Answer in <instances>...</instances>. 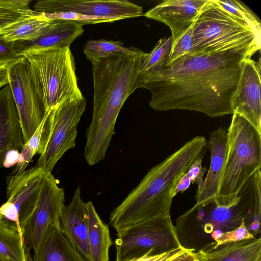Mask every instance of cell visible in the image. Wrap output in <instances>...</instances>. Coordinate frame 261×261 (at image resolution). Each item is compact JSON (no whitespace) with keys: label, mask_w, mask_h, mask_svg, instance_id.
Segmentation results:
<instances>
[{"label":"cell","mask_w":261,"mask_h":261,"mask_svg":"<svg viewBox=\"0 0 261 261\" xmlns=\"http://www.w3.org/2000/svg\"><path fill=\"white\" fill-rule=\"evenodd\" d=\"M257 51L246 47L191 53L158 71L140 74L136 89L150 92L149 105L156 111L187 110L214 118L232 114L231 99L243 61Z\"/></svg>","instance_id":"1"},{"label":"cell","mask_w":261,"mask_h":261,"mask_svg":"<svg viewBox=\"0 0 261 261\" xmlns=\"http://www.w3.org/2000/svg\"><path fill=\"white\" fill-rule=\"evenodd\" d=\"M145 54L117 53L91 62L93 108L84 151L90 166L105 157L120 110L136 90Z\"/></svg>","instance_id":"2"},{"label":"cell","mask_w":261,"mask_h":261,"mask_svg":"<svg viewBox=\"0 0 261 261\" xmlns=\"http://www.w3.org/2000/svg\"><path fill=\"white\" fill-rule=\"evenodd\" d=\"M204 136H197L152 167L111 213L109 223L117 233L135 225L170 217L175 188L192 164L203 155Z\"/></svg>","instance_id":"3"},{"label":"cell","mask_w":261,"mask_h":261,"mask_svg":"<svg viewBox=\"0 0 261 261\" xmlns=\"http://www.w3.org/2000/svg\"><path fill=\"white\" fill-rule=\"evenodd\" d=\"M253 215L251 196L242 189L239 198L231 202L215 197L195 204L176 219L175 227L184 248L192 253L208 251L222 233L238 227L243 219L248 224Z\"/></svg>","instance_id":"4"},{"label":"cell","mask_w":261,"mask_h":261,"mask_svg":"<svg viewBox=\"0 0 261 261\" xmlns=\"http://www.w3.org/2000/svg\"><path fill=\"white\" fill-rule=\"evenodd\" d=\"M228 148L223 177L216 197L235 201L253 174L261 167V133L245 119L233 113L227 131Z\"/></svg>","instance_id":"5"},{"label":"cell","mask_w":261,"mask_h":261,"mask_svg":"<svg viewBox=\"0 0 261 261\" xmlns=\"http://www.w3.org/2000/svg\"><path fill=\"white\" fill-rule=\"evenodd\" d=\"M22 56L29 62L46 112L65 101L84 97L78 86L74 58L69 48L32 50Z\"/></svg>","instance_id":"6"},{"label":"cell","mask_w":261,"mask_h":261,"mask_svg":"<svg viewBox=\"0 0 261 261\" xmlns=\"http://www.w3.org/2000/svg\"><path fill=\"white\" fill-rule=\"evenodd\" d=\"M261 36L209 0L196 19L192 53L207 54L251 47L260 50Z\"/></svg>","instance_id":"7"},{"label":"cell","mask_w":261,"mask_h":261,"mask_svg":"<svg viewBox=\"0 0 261 261\" xmlns=\"http://www.w3.org/2000/svg\"><path fill=\"white\" fill-rule=\"evenodd\" d=\"M86 106L83 97L62 102L47 112L36 167L51 173L57 162L76 145L77 126Z\"/></svg>","instance_id":"8"},{"label":"cell","mask_w":261,"mask_h":261,"mask_svg":"<svg viewBox=\"0 0 261 261\" xmlns=\"http://www.w3.org/2000/svg\"><path fill=\"white\" fill-rule=\"evenodd\" d=\"M117 234L115 261L140 257L150 250L157 254L181 246L170 216L139 224Z\"/></svg>","instance_id":"9"},{"label":"cell","mask_w":261,"mask_h":261,"mask_svg":"<svg viewBox=\"0 0 261 261\" xmlns=\"http://www.w3.org/2000/svg\"><path fill=\"white\" fill-rule=\"evenodd\" d=\"M9 85L16 106L25 144L41 124L46 113L24 56L7 66Z\"/></svg>","instance_id":"10"},{"label":"cell","mask_w":261,"mask_h":261,"mask_svg":"<svg viewBox=\"0 0 261 261\" xmlns=\"http://www.w3.org/2000/svg\"><path fill=\"white\" fill-rule=\"evenodd\" d=\"M46 173L36 166L6 177L7 200L0 206V216L22 228L32 213Z\"/></svg>","instance_id":"11"},{"label":"cell","mask_w":261,"mask_h":261,"mask_svg":"<svg viewBox=\"0 0 261 261\" xmlns=\"http://www.w3.org/2000/svg\"><path fill=\"white\" fill-rule=\"evenodd\" d=\"M65 194L51 173L44 177L35 208L22 228L26 245L35 251L50 225L60 226Z\"/></svg>","instance_id":"12"},{"label":"cell","mask_w":261,"mask_h":261,"mask_svg":"<svg viewBox=\"0 0 261 261\" xmlns=\"http://www.w3.org/2000/svg\"><path fill=\"white\" fill-rule=\"evenodd\" d=\"M34 11L43 14L70 12L118 20L143 15V8L126 0H41Z\"/></svg>","instance_id":"13"},{"label":"cell","mask_w":261,"mask_h":261,"mask_svg":"<svg viewBox=\"0 0 261 261\" xmlns=\"http://www.w3.org/2000/svg\"><path fill=\"white\" fill-rule=\"evenodd\" d=\"M251 57L243 61L231 106L233 113L243 117L261 133L260 63Z\"/></svg>","instance_id":"14"},{"label":"cell","mask_w":261,"mask_h":261,"mask_svg":"<svg viewBox=\"0 0 261 261\" xmlns=\"http://www.w3.org/2000/svg\"><path fill=\"white\" fill-rule=\"evenodd\" d=\"M209 0H166L146 12L144 16L161 22L170 29L172 45L194 23Z\"/></svg>","instance_id":"15"},{"label":"cell","mask_w":261,"mask_h":261,"mask_svg":"<svg viewBox=\"0 0 261 261\" xmlns=\"http://www.w3.org/2000/svg\"><path fill=\"white\" fill-rule=\"evenodd\" d=\"M60 224L63 233L72 246L85 261H90L86 203L81 198L79 186L70 204L63 207Z\"/></svg>","instance_id":"16"},{"label":"cell","mask_w":261,"mask_h":261,"mask_svg":"<svg viewBox=\"0 0 261 261\" xmlns=\"http://www.w3.org/2000/svg\"><path fill=\"white\" fill-rule=\"evenodd\" d=\"M208 146L210 164L205 178L196 194V204H200L215 197L218 193L227 158V132L220 126L210 135Z\"/></svg>","instance_id":"17"},{"label":"cell","mask_w":261,"mask_h":261,"mask_svg":"<svg viewBox=\"0 0 261 261\" xmlns=\"http://www.w3.org/2000/svg\"><path fill=\"white\" fill-rule=\"evenodd\" d=\"M83 31V25L78 22L51 19L47 30L41 36L31 41L14 42V48L19 56L32 50L68 49Z\"/></svg>","instance_id":"18"},{"label":"cell","mask_w":261,"mask_h":261,"mask_svg":"<svg viewBox=\"0 0 261 261\" xmlns=\"http://www.w3.org/2000/svg\"><path fill=\"white\" fill-rule=\"evenodd\" d=\"M24 145L19 115L8 84L0 89V168L7 153Z\"/></svg>","instance_id":"19"},{"label":"cell","mask_w":261,"mask_h":261,"mask_svg":"<svg viewBox=\"0 0 261 261\" xmlns=\"http://www.w3.org/2000/svg\"><path fill=\"white\" fill-rule=\"evenodd\" d=\"M33 261H85L63 233L60 226L50 225L37 248Z\"/></svg>","instance_id":"20"},{"label":"cell","mask_w":261,"mask_h":261,"mask_svg":"<svg viewBox=\"0 0 261 261\" xmlns=\"http://www.w3.org/2000/svg\"><path fill=\"white\" fill-rule=\"evenodd\" d=\"M193 253L202 261H260L261 238L255 237Z\"/></svg>","instance_id":"21"},{"label":"cell","mask_w":261,"mask_h":261,"mask_svg":"<svg viewBox=\"0 0 261 261\" xmlns=\"http://www.w3.org/2000/svg\"><path fill=\"white\" fill-rule=\"evenodd\" d=\"M90 261H109V251L112 245L108 225L98 214L93 203H86Z\"/></svg>","instance_id":"22"},{"label":"cell","mask_w":261,"mask_h":261,"mask_svg":"<svg viewBox=\"0 0 261 261\" xmlns=\"http://www.w3.org/2000/svg\"><path fill=\"white\" fill-rule=\"evenodd\" d=\"M18 225L0 216V261H33Z\"/></svg>","instance_id":"23"},{"label":"cell","mask_w":261,"mask_h":261,"mask_svg":"<svg viewBox=\"0 0 261 261\" xmlns=\"http://www.w3.org/2000/svg\"><path fill=\"white\" fill-rule=\"evenodd\" d=\"M51 19L42 14L11 24L0 31L8 42L31 41L41 36L47 30Z\"/></svg>","instance_id":"24"},{"label":"cell","mask_w":261,"mask_h":261,"mask_svg":"<svg viewBox=\"0 0 261 261\" xmlns=\"http://www.w3.org/2000/svg\"><path fill=\"white\" fill-rule=\"evenodd\" d=\"M30 0H0V31L6 27L40 14L30 7Z\"/></svg>","instance_id":"25"},{"label":"cell","mask_w":261,"mask_h":261,"mask_svg":"<svg viewBox=\"0 0 261 261\" xmlns=\"http://www.w3.org/2000/svg\"><path fill=\"white\" fill-rule=\"evenodd\" d=\"M141 49L134 47H125L121 41H108L103 39L90 40L84 47L83 51L91 62L117 53L133 54Z\"/></svg>","instance_id":"26"},{"label":"cell","mask_w":261,"mask_h":261,"mask_svg":"<svg viewBox=\"0 0 261 261\" xmlns=\"http://www.w3.org/2000/svg\"><path fill=\"white\" fill-rule=\"evenodd\" d=\"M172 45L171 36L160 39L151 51L145 53L141 64L140 74L161 69L167 61Z\"/></svg>","instance_id":"27"},{"label":"cell","mask_w":261,"mask_h":261,"mask_svg":"<svg viewBox=\"0 0 261 261\" xmlns=\"http://www.w3.org/2000/svg\"><path fill=\"white\" fill-rule=\"evenodd\" d=\"M224 10L261 36V24L257 17L240 1L215 0Z\"/></svg>","instance_id":"28"},{"label":"cell","mask_w":261,"mask_h":261,"mask_svg":"<svg viewBox=\"0 0 261 261\" xmlns=\"http://www.w3.org/2000/svg\"><path fill=\"white\" fill-rule=\"evenodd\" d=\"M193 26L194 24L172 45L169 56L165 65H168L179 58L192 52Z\"/></svg>","instance_id":"29"},{"label":"cell","mask_w":261,"mask_h":261,"mask_svg":"<svg viewBox=\"0 0 261 261\" xmlns=\"http://www.w3.org/2000/svg\"><path fill=\"white\" fill-rule=\"evenodd\" d=\"M254 236L248 230L245 224V220L243 219L241 224L237 228L222 233L219 237L215 240V249L222 245L233 243L244 240L254 238Z\"/></svg>","instance_id":"30"},{"label":"cell","mask_w":261,"mask_h":261,"mask_svg":"<svg viewBox=\"0 0 261 261\" xmlns=\"http://www.w3.org/2000/svg\"><path fill=\"white\" fill-rule=\"evenodd\" d=\"M191 252L180 246L160 253L150 250L145 254L126 261H174Z\"/></svg>","instance_id":"31"},{"label":"cell","mask_w":261,"mask_h":261,"mask_svg":"<svg viewBox=\"0 0 261 261\" xmlns=\"http://www.w3.org/2000/svg\"><path fill=\"white\" fill-rule=\"evenodd\" d=\"M20 57L15 49L14 42L6 41L0 34V66H7Z\"/></svg>","instance_id":"32"},{"label":"cell","mask_w":261,"mask_h":261,"mask_svg":"<svg viewBox=\"0 0 261 261\" xmlns=\"http://www.w3.org/2000/svg\"><path fill=\"white\" fill-rule=\"evenodd\" d=\"M203 155L197 158L190 166L186 172L190 178L191 183L196 184L200 188L203 181V176L207 169L202 167V161Z\"/></svg>","instance_id":"33"},{"label":"cell","mask_w":261,"mask_h":261,"mask_svg":"<svg viewBox=\"0 0 261 261\" xmlns=\"http://www.w3.org/2000/svg\"><path fill=\"white\" fill-rule=\"evenodd\" d=\"M20 152L18 150H11L9 151L5 155L3 167L10 168L16 165L18 162Z\"/></svg>","instance_id":"34"},{"label":"cell","mask_w":261,"mask_h":261,"mask_svg":"<svg viewBox=\"0 0 261 261\" xmlns=\"http://www.w3.org/2000/svg\"><path fill=\"white\" fill-rule=\"evenodd\" d=\"M191 183V181L190 178L187 173H186L181 178L175 188L174 193V196L177 195L179 192L182 193L186 191L189 188Z\"/></svg>","instance_id":"35"},{"label":"cell","mask_w":261,"mask_h":261,"mask_svg":"<svg viewBox=\"0 0 261 261\" xmlns=\"http://www.w3.org/2000/svg\"><path fill=\"white\" fill-rule=\"evenodd\" d=\"M8 84L7 67L6 65L0 66V88Z\"/></svg>","instance_id":"36"},{"label":"cell","mask_w":261,"mask_h":261,"mask_svg":"<svg viewBox=\"0 0 261 261\" xmlns=\"http://www.w3.org/2000/svg\"><path fill=\"white\" fill-rule=\"evenodd\" d=\"M194 253L192 252H189L181 257L174 261H192L194 259Z\"/></svg>","instance_id":"37"},{"label":"cell","mask_w":261,"mask_h":261,"mask_svg":"<svg viewBox=\"0 0 261 261\" xmlns=\"http://www.w3.org/2000/svg\"><path fill=\"white\" fill-rule=\"evenodd\" d=\"M192 261H202V260L200 259H199L194 256V259H193Z\"/></svg>","instance_id":"38"},{"label":"cell","mask_w":261,"mask_h":261,"mask_svg":"<svg viewBox=\"0 0 261 261\" xmlns=\"http://www.w3.org/2000/svg\"><path fill=\"white\" fill-rule=\"evenodd\" d=\"M261 261V260H260Z\"/></svg>","instance_id":"39"}]
</instances>
